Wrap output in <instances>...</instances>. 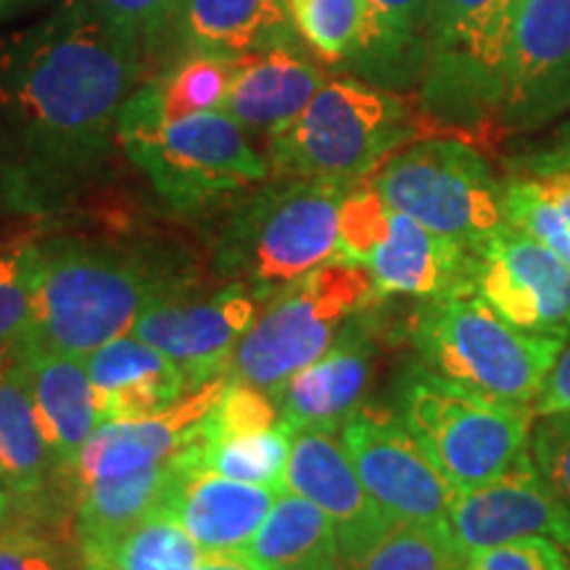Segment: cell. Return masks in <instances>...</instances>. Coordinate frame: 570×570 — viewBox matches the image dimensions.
<instances>
[{
    "instance_id": "cell-1",
    "label": "cell",
    "mask_w": 570,
    "mask_h": 570,
    "mask_svg": "<svg viewBox=\"0 0 570 570\" xmlns=\"http://www.w3.org/2000/svg\"><path fill=\"white\" fill-rule=\"evenodd\" d=\"M146 51L88 0L0 35V198L51 214L104 175Z\"/></svg>"
},
{
    "instance_id": "cell-2",
    "label": "cell",
    "mask_w": 570,
    "mask_h": 570,
    "mask_svg": "<svg viewBox=\"0 0 570 570\" xmlns=\"http://www.w3.org/2000/svg\"><path fill=\"white\" fill-rule=\"evenodd\" d=\"M40 283L27 346L80 356L127 336L142 312L173 298L177 281L117 248L48 240L38 246Z\"/></svg>"
},
{
    "instance_id": "cell-3",
    "label": "cell",
    "mask_w": 570,
    "mask_h": 570,
    "mask_svg": "<svg viewBox=\"0 0 570 570\" xmlns=\"http://www.w3.org/2000/svg\"><path fill=\"white\" fill-rule=\"evenodd\" d=\"M352 185L327 177H288L240 198L219 235L223 273L256 298H273L325 265L338 252V212Z\"/></svg>"
},
{
    "instance_id": "cell-4",
    "label": "cell",
    "mask_w": 570,
    "mask_h": 570,
    "mask_svg": "<svg viewBox=\"0 0 570 570\" xmlns=\"http://www.w3.org/2000/svg\"><path fill=\"white\" fill-rule=\"evenodd\" d=\"M410 333L425 367L520 407H533L568 341L520 331L475 291L425 298Z\"/></svg>"
},
{
    "instance_id": "cell-5",
    "label": "cell",
    "mask_w": 570,
    "mask_h": 570,
    "mask_svg": "<svg viewBox=\"0 0 570 570\" xmlns=\"http://www.w3.org/2000/svg\"><path fill=\"white\" fill-rule=\"evenodd\" d=\"M399 417L449 487L470 491L499 479L525 452L533 410L417 365L399 383Z\"/></svg>"
},
{
    "instance_id": "cell-6",
    "label": "cell",
    "mask_w": 570,
    "mask_h": 570,
    "mask_svg": "<svg viewBox=\"0 0 570 570\" xmlns=\"http://www.w3.org/2000/svg\"><path fill=\"white\" fill-rule=\"evenodd\" d=\"M377 298L370 267L333 256L269 298L265 315L240 338L225 377L275 394L291 375L320 360L341 327Z\"/></svg>"
},
{
    "instance_id": "cell-7",
    "label": "cell",
    "mask_w": 570,
    "mask_h": 570,
    "mask_svg": "<svg viewBox=\"0 0 570 570\" xmlns=\"http://www.w3.org/2000/svg\"><path fill=\"white\" fill-rule=\"evenodd\" d=\"M420 135L404 98L360 80H331L291 125L269 138L275 169L288 177L360 183Z\"/></svg>"
},
{
    "instance_id": "cell-8",
    "label": "cell",
    "mask_w": 570,
    "mask_h": 570,
    "mask_svg": "<svg viewBox=\"0 0 570 570\" xmlns=\"http://www.w3.org/2000/svg\"><path fill=\"white\" fill-rule=\"evenodd\" d=\"M370 183L391 209L473 254L508 223L504 185L494 180L487 159L462 140L412 142L389 156Z\"/></svg>"
},
{
    "instance_id": "cell-9",
    "label": "cell",
    "mask_w": 570,
    "mask_h": 570,
    "mask_svg": "<svg viewBox=\"0 0 570 570\" xmlns=\"http://www.w3.org/2000/svg\"><path fill=\"white\" fill-rule=\"evenodd\" d=\"M119 146L156 194L180 212L204 209L267 180V161L225 111L119 130Z\"/></svg>"
},
{
    "instance_id": "cell-10",
    "label": "cell",
    "mask_w": 570,
    "mask_h": 570,
    "mask_svg": "<svg viewBox=\"0 0 570 570\" xmlns=\"http://www.w3.org/2000/svg\"><path fill=\"white\" fill-rule=\"evenodd\" d=\"M515 0H433L428 96L444 109L499 106Z\"/></svg>"
},
{
    "instance_id": "cell-11",
    "label": "cell",
    "mask_w": 570,
    "mask_h": 570,
    "mask_svg": "<svg viewBox=\"0 0 570 570\" xmlns=\"http://www.w3.org/2000/svg\"><path fill=\"white\" fill-rule=\"evenodd\" d=\"M341 444L373 502L394 520L441 523L458 491L449 487L402 417L356 410Z\"/></svg>"
},
{
    "instance_id": "cell-12",
    "label": "cell",
    "mask_w": 570,
    "mask_h": 570,
    "mask_svg": "<svg viewBox=\"0 0 570 570\" xmlns=\"http://www.w3.org/2000/svg\"><path fill=\"white\" fill-rule=\"evenodd\" d=\"M473 291L520 331L570 338V267L515 225L504 223L475 252Z\"/></svg>"
},
{
    "instance_id": "cell-13",
    "label": "cell",
    "mask_w": 570,
    "mask_h": 570,
    "mask_svg": "<svg viewBox=\"0 0 570 570\" xmlns=\"http://www.w3.org/2000/svg\"><path fill=\"white\" fill-rule=\"evenodd\" d=\"M446 525L468 554L525 537L570 544V510L547 489L531 452L520 454L499 479L458 491Z\"/></svg>"
},
{
    "instance_id": "cell-14",
    "label": "cell",
    "mask_w": 570,
    "mask_h": 570,
    "mask_svg": "<svg viewBox=\"0 0 570 570\" xmlns=\"http://www.w3.org/2000/svg\"><path fill=\"white\" fill-rule=\"evenodd\" d=\"M256 320V296L233 283L202 302L164 298L135 320L130 336L173 356L190 386L217 381L227 373L235 348Z\"/></svg>"
},
{
    "instance_id": "cell-15",
    "label": "cell",
    "mask_w": 570,
    "mask_h": 570,
    "mask_svg": "<svg viewBox=\"0 0 570 570\" xmlns=\"http://www.w3.org/2000/svg\"><path fill=\"white\" fill-rule=\"evenodd\" d=\"M570 96V0H518L499 109L544 114Z\"/></svg>"
},
{
    "instance_id": "cell-16",
    "label": "cell",
    "mask_w": 570,
    "mask_h": 570,
    "mask_svg": "<svg viewBox=\"0 0 570 570\" xmlns=\"http://www.w3.org/2000/svg\"><path fill=\"white\" fill-rule=\"evenodd\" d=\"M362 312L341 327L333 346L288 377L275 391L277 420L291 433H336L360 410L370 383L373 338L367 336Z\"/></svg>"
},
{
    "instance_id": "cell-17",
    "label": "cell",
    "mask_w": 570,
    "mask_h": 570,
    "mask_svg": "<svg viewBox=\"0 0 570 570\" xmlns=\"http://www.w3.org/2000/svg\"><path fill=\"white\" fill-rule=\"evenodd\" d=\"M225 386L227 377L223 375L190 389L173 410L156 417L101 423L77 454V483L90 487L96 481L117 479L169 460L194 439L198 420L219 402Z\"/></svg>"
},
{
    "instance_id": "cell-18",
    "label": "cell",
    "mask_w": 570,
    "mask_h": 570,
    "mask_svg": "<svg viewBox=\"0 0 570 570\" xmlns=\"http://www.w3.org/2000/svg\"><path fill=\"white\" fill-rule=\"evenodd\" d=\"M285 491L315 502L336 525L338 558L354 552L389 523L373 502L341 441L327 431H298L285 465Z\"/></svg>"
},
{
    "instance_id": "cell-19",
    "label": "cell",
    "mask_w": 570,
    "mask_h": 570,
    "mask_svg": "<svg viewBox=\"0 0 570 570\" xmlns=\"http://www.w3.org/2000/svg\"><path fill=\"white\" fill-rule=\"evenodd\" d=\"M85 367L101 423L156 417L194 389L173 356L130 333L90 352Z\"/></svg>"
},
{
    "instance_id": "cell-20",
    "label": "cell",
    "mask_w": 570,
    "mask_h": 570,
    "mask_svg": "<svg viewBox=\"0 0 570 570\" xmlns=\"http://www.w3.org/2000/svg\"><path fill=\"white\" fill-rule=\"evenodd\" d=\"M281 494L277 487L225 479L183 460L180 479L161 512L177 520L204 552L244 550Z\"/></svg>"
},
{
    "instance_id": "cell-21",
    "label": "cell",
    "mask_w": 570,
    "mask_h": 570,
    "mask_svg": "<svg viewBox=\"0 0 570 570\" xmlns=\"http://www.w3.org/2000/svg\"><path fill=\"white\" fill-rule=\"evenodd\" d=\"M367 267L381 296L439 298L473 291L475 254L391 209L386 240L370 256Z\"/></svg>"
},
{
    "instance_id": "cell-22",
    "label": "cell",
    "mask_w": 570,
    "mask_h": 570,
    "mask_svg": "<svg viewBox=\"0 0 570 570\" xmlns=\"http://www.w3.org/2000/svg\"><path fill=\"white\" fill-rule=\"evenodd\" d=\"M325 85L323 69L296 46L240 56L219 111L252 132L273 138L309 106Z\"/></svg>"
},
{
    "instance_id": "cell-23",
    "label": "cell",
    "mask_w": 570,
    "mask_h": 570,
    "mask_svg": "<svg viewBox=\"0 0 570 570\" xmlns=\"http://www.w3.org/2000/svg\"><path fill=\"white\" fill-rule=\"evenodd\" d=\"M173 27L190 53L235 59L296 40L288 0H177Z\"/></svg>"
},
{
    "instance_id": "cell-24",
    "label": "cell",
    "mask_w": 570,
    "mask_h": 570,
    "mask_svg": "<svg viewBox=\"0 0 570 570\" xmlns=\"http://www.w3.org/2000/svg\"><path fill=\"white\" fill-rule=\"evenodd\" d=\"M19 360L48 446L53 449L59 465L75 468L85 441L101 425L85 360L38 346L21 348Z\"/></svg>"
},
{
    "instance_id": "cell-25",
    "label": "cell",
    "mask_w": 570,
    "mask_h": 570,
    "mask_svg": "<svg viewBox=\"0 0 570 570\" xmlns=\"http://www.w3.org/2000/svg\"><path fill=\"white\" fill-rule=\"evenodd\" d=\"M183 473L180 452L159 465L85 487L77 508V544L88 560L117 544L135 525L159 512Z\"/></svg>"
},
{
    "instance_id": "cell-26",
    "label": "cell",
    "mask_w": 570,
    "mask_h": 570,
    "mask_svg": "<svg viewBox=\"0 0 570 570\" xmlns=\"http://www.w3.org/2000/svg\"><path fill=\"white\" fill-rule=\"evenodd\" d=\"M235 67V56L190 53L175 69L135 88L119 114V130L164 125L198 111H219Z\"/></svg>"
},
{
    "instance_id": "cell-27",
    "label": "cell",
    "mask_w": 570,
    "mask_h": 570,
    "mask_svg": "<svg viewBox=\"0 0 570 570\" xmlns=\"http://www.w3.org/2000/svg\"><path fill=\"white\" fill-rule=\"evenodd\" d=\"M262 570H338L333 520L294 491H283L259 531L240 550Z\"/></svg>"
},
{
    "instance_id": "cell-28",
    "label": "cell",
    "mask_w": 570,
    "mask_h": 570,
    "mask_svg": "<svg viewBox=\"0 0 570 570\" xmlns=\"http://www.w3.org/2000/svg\"><path fill=\"white\" fill-rule=\"evenodd\" d=\"M56 465L59 460L42 433L30 383L17 356L0 381V483L11 499H35Z\"/></svg>"
},
{
    "instance_id": "cell-29",
    "label": "cell",
    "mask_w": 570,
    "mask_h": 570,
    "mask_svg": "<svg viewBox=\"0 0 570 570\" xmlns=\"http://www.w3.org/2000/svg\"><path fill=\"white\" fill-rule=\"evenodd\" d=\"M470 554L441 523L391 518L365 544L338 558V570H465Z\"/></svg>"
},
{
    "instance_id": "cell-30",
    "label": "cell",
    "mask_w": 570,
    "mask_h": 570,
    "mask_svg": "<svg viewBox=\"0 0 570 570\" xmlns=\"http://www.w3.org/2000/svg\"><path fill=\"white\" fill-rule=\"evenodd\" d=\"M291 444H294V433L277 420L275 425L262 428V431L225 441H209V444L194 433V439L180 449V454L194 470H206V473L246 483H265V487L285 491V465H288Z\"/></svg>"
},
{
    "instance_id": "cell-31",
    "label": "cell",
    "mask_w": 570,
    "mask_h": 570,
    "mask_svg": "<svg viewBox=\"0 0 570 570\" xmlns=\"http://www.w3.org/2000/svg\"><path fill=\"white\" fill-rule=\"evenodd\" d=\"M504 219L531 233L570 267V173H533L504 185Z\"/></svg>"
},
{
    "instance_id": "cell-32",
    "label": "cell",
    "mask_w": 570,
    "mask_h": 570,
    "mask_svg": "<svg viewBox=\"0 0 570 570\" xmlns=\"http://www.w3.org/2000/svg\"><path fill=\"white\" fill-rule=\"evenodd\" d=\"M202 554L190 533L159 510L106 552L82 560V570H196Z\"/></svg>"
},
{
    "instance_id": "cell-33",
    "label": "cell",
    "mask_w": 570,
    "mask_h": 570,
    "mask_svg": "<svg viewBox=\"0 0 570 570\" xmlns=\"http://www.w3.org/2000/svg\"><path fill=\"white\" fill-rule=\"evenodd\" d=\"M433 0H367V21L356 56L375 69L399 71L415 61L431 32Z\"/></svg>"
},
{
    "instance_id": "cell-34",
    "label": "cell",
    "mask_w": 570,
    "mask_h": 570,
    "mask_svg": "<svg viewBox=\"0 0 570 570\" xmlns=\"http://www.w3.org/2000/svg\"><path fill=\"white\" fill-rule=\"evenodd\" d=\"M306 46L327 63L354 59L367 21V0H288Z\"/></svg>"
},
{
    "instance_id": "cell-35",
    "label": "cell",
    "mask_w": 570,
    "mask_h": 570,
    "mask_svg": "<svg viewBox=\"0 0 570 570\" xmlns=\"http://www.w3.org/2000/svg\"><path fill=\"white\" fill-rule=\"evenodd\" d=\"M40 283L38 246L0 254V352L19 354L30 344Z\"/></svg>"
},
{
    "instance_id": "cell-36",
    "label": "cell",
    "mask_w": 570,
    "mask_h": 570,
    "mask_svg": "<svg viewBox=\"0 0 570 570\" xmlns=\"http://www.w3.org/2000/svg\"><path fill=\"white\" fill-rule=\"evenodd\" d=\"M391 227V206L383 202L373 183H354L341 202L338 252L336 256L365 265L375 248L386 240Z\"/></svg>"
},
{
    "instance_id": "cell-37",
    "label": "cell",
    "mask_w": 570,
    "mask_h": 570,
    "mask_svg": "<svg viewBox=\"0 0 570 570\" xmlns=\"http://www.w3.org/2000/svg\"><path fill=\"white\" fill-rule=\"evenodd\" d=\"M117 32L151 51L173 30L177 0H88Z\"/></svg>"
},
{
    "instance_id": "cell-38",
    "label": "cell",
    "mask_w": 570,
    "mask_h": 570,
    "mask_svg": "<svg viewBox=\"0 0 570 570\" xmlns=\"http://www.w3.org/2000/svg\"><path fill=\"white\" fill-rule=\"evenodd\" d=\"M531 458L547 489L570 510V412L541 417L531 433Z\"/></svg>"
},
{
    "instance_id": "cell-39",
    "label": "cell",
    "mask_w": 570,
    "mask_h": 570,
    "mask_svg": "<svg viewBox=\"0 0 570 570\" xmlns=\"http://www.w3.org/2000/svg\"><path fill=\"white\" fill-rule=\"evenodd\" d=\"M566 554L558 541L525 537L491 550L473 552L465 570H566Z\"/></svg>"
},
{
    "instance_id": "cell-40",
    "label": "cell",
    "mask_w": 570,
    "mask_h": 570,
    "mask_svg": "<svg viewBox=\"0 0 570 570\" xmlns=\"http://www.w3.org/2000/svg\"><path fill=\"white\" fill-rule=\"evenodd\" d=\"M0 570H69V566L46 539L9 531L0 541Z\"/></svg>"
},
{
    "instance_id": "cell-41",
    "label": "cell",
    "mask_w": 570,
    "mask_h": 570,
    "mask_svg": "<svg viewBox=\"0 0 570 570\" xmlns=\"http://www.w3.org/2000/svg\"><path fill=\"white\" fill-rule=\"evenodd\" d=\"M531 410L539 417L570 412V338L562 346L558 362H554L550 375H547L544 389H541V394L537 396Z\"/></svg>"
},
{
    "instance_id": "cell-42",
    "label": "cell",
    "mask_w": 570,
    "mask_h": 570,
    "mask_svg": "<svg viewBox=\"0 0 570 570\" xmlns=\"http://www.w3.org/2000/svg\"><path fill=\"white\" fill-rule=\"evenodd\" d=\"M196 570H262V568H256L240 550H223V552H204Z\"/></svg>"
},
{
    "instance_id": "cell-43",
    "label": "cell",
    "mask_w": 570,
    "mask_h": 570,
    "mask_svg": "<svg viewBox=\"0 0 570 570\" xmlns=\"http://www.w3.org/2000/svg\"><path fill=\"white\" fill-rule=\"evenodd\" d=\"M552 169H566V173H570V148H562V151L541 156V159L533 161L531 175L533 173H552Z\"/></svg>"
},
{
    "instance_id": "cell-44",
    "label": "cell",
    "mask_w": 570,
    "mask_h": 570,
    "mask_svg": "<svg viewBox=\"0 0 570 570\" xmlns=\"http://www.w3.org/2000/svg\"><path fill=\"white\" fill-rule=\"evenodd\" d=\"M11 494L0 483V541L9 537V515H11Z\"/></svg>"
},
{
    "instance_id": "cell-45",
    "label": "cell",
    "mask_w": 570,
    "mask_h": 570,
    "mask_svg": "<svg viewBox=\"0 0 570 570\" xmlns=\"http://www.w3.org/2000/svg\"><path fill=\"white\" fill-rule=\"evenodd\" d=\"M19 354H11V352H0V381H3V375L9 373L13 367V362H17Z\"/></svg>"
},
{
    "instance_id": "cell-46",
    "label": "cell",
    "mask_w": 570,
    "mask_h": 570,
    "mask_svg": "<svg viewBox=\"0 0 570 570\" xmlns=\"http://www.w3.org/2000/svg\"><path fill=\"white\" fill-rule=\"evenodd\" d=\"M17 3H21V0H0V13H6V11H11L13 6Z\"/></svg>"
},
{
    "instance_id": "cell-47",
    "label": "cell",
    "mask_w": 570,
    "mask_h": 570,
    "mask_svg": "<svg viewBox=\"0 0 570 570\" xmlns=\"http://www.w3.org/2000/svg\"><path fill=\"white\" fill-rule=\"evenodd\" d=\"M562 550H566L568 554H570V544H566V547H562ZM566 570H570V560H568V568Z\"/></svg>"
},
{
    "instance_id": "cell-48",
    "label": "cell",
    "mask_w": 570,
    "mask_h": 570,
    "mask_svg": "<svg viewBox=\"0 0 570 570\" xmlns=\"http://www.w3.org/2000/svg\"><path fill=\"white\" fill-rule=\"evenodd\" d=\"M515 3H518V0H515Z\"/></svg>"
}]
</instances>
